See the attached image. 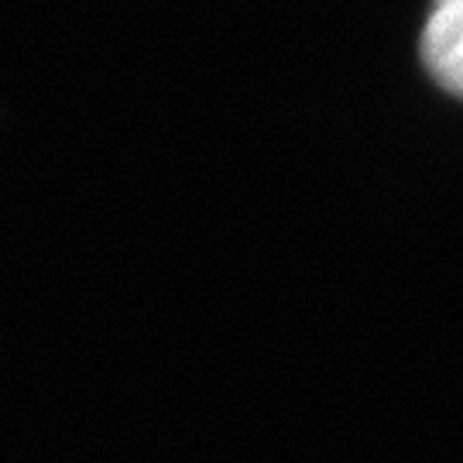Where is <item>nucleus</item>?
<instances>
[{"mask_svg": "<svg viewBox=\"0 0 463 463\" xmlns=\"http://www.w3.org/2000/svg\"><path fill=\"white\" fill-rule=\"evenodd\" d=\"M422 62L447 93L463 97V0H432L422 28Z\"/></svg>", "mask_w": 463, "mask_h": 463, "instance_id": "1", "label": "nucleus"}]
</instances>
